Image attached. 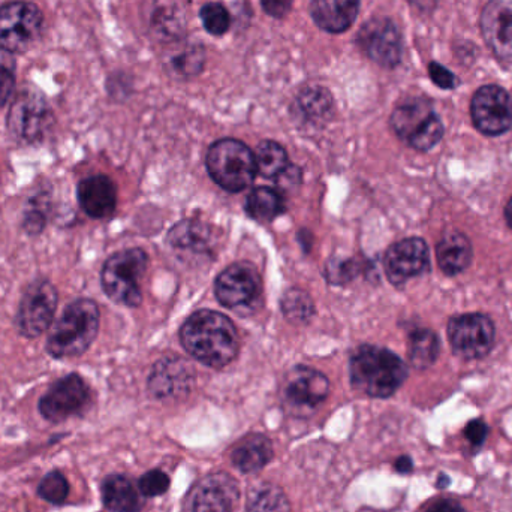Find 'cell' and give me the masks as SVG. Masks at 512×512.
Wrapping results in <instances>:
<instances>
[{"label":"cell","mask_w":512,"mask_h":512,"mask_svg":"<svg viewBox=\"0 0 512 512\" xmlns=\"http://www.w3.org/2000/svg\"><path fill=\"white\" fill-rule=\"evenodd\" d=\"M360 271V265L354 259L348 261H331L327 265L328 279L330 282L343 283L346 280L354 279Z\"/></svg>","instance_id":"obj_38"},{"label":"cell","mask_w":512,"mask_h":512,"mask_svg":"<svg viewBox=\"0 0 512 512\" xmlns=\"http://www.w3.org/2000/svg\"><path fill=\"white\" fill-rule=\"evenodd\" d=\"M283 315L294 324H307L315 316L316 309L312 298L301 289H289L280 300Z\"/></svg>","instance_id":"obj_31"},{"label":"cell","mask_w":512,"mask_h":512,"mask_svg":"<svg viewBox=\"0 0 512 512\" xmlns=\"http://www.w3.org/2000/svg\"><path fill=\"white\" fill-rule=\"evenodd\" d=\"M90 390L80 375L65 376L51 385L39 402V412L51 423H62L81 414L89 405Z\"/></svg>","instance_id":"obj_11"},{"label":"cell","mask_w":512,"mask_h":512,"mask_svg":"<svg viewBox=\"0 0 512 512\" xmlns=\"http://www.w3.org/2000/svg\"><path fill=\"white\" fill-rule=\"evenodd\" d=\"M39 496L50 504H62L69 495V484L59 471L50 472L42 478L38 487Z\"/></svg>","instance_id":"obj_35"},{"label":"cell","mask_w":512,"mask_h":512,"mask_svg":"<svg viewBox=\"0 0 512 512\" xmlns=\"http://www.w3.org/2000/svg\"><path fill=\"white\" fill-rule=\"evenodd\" d=\"M441 343L435 331L429 328H417L409 336V361L417 369L432 366L439 357Z\"/></svg>","instance_id":"obj_28"},{"label":"cell","mask_w":512,"mask_h":512,"mask_svg":"<svg viewBox=\"0 0 512 512\" xmlns=\"http://www.w3.org/2000/svg\"><path fill=\"white\" fill-rule=\"evenodd\" d=\"M273 457V445L264 435H251L240 441L231 454V462L243 474L261 471Z\"/></svg>","instance_id":"obj_25"},{"label":"cell","mask_w":512,"mask_h":512,"mask_svg":"<svg viewBox=\"0 0 512 512\" xmlns=\"http://www.w3.org/2000/svg\"><path fill=\"white\" fill-rule=\"evenodd\" d=\"M256 173L264 179H276L288 167V153L276 141H262L256 147Z\"/></svg>","instance_id":"obj_29"},{"label":"cell","mask_w":512,"mask_h":512,"mask_svg":"<svg viewBox=\"0 0 512 512\" xmlns=\"http://www.w3.org/2000/svg\"><path fill=\"white\" fill-rule=\"evenodd\" d=\"M201 21L204 29L210 35L221 36L228 32L231 26V15L225 6L221 3H209L204 5L200 12Z\"/></svg>","instance_id":"obj_34"},{"label":"cell","mask_w":512,"mask_h":512,"mask_svg":"<svg viewBox=\"0 0 512 512\" xmlns=\"http://www.w3.org/2000/svg\"><path fill=\"white\" fill-rule=\"evenodd\" d=\"M168 243L185 256H209L218 243V231L206 222L186 219L171 228Z\"/></svg>","instance_id":"obj_20"},{"label":"cell","mask_w":512,"mask_h":512,"mask_svg":"<svg viewBox=\"0 0 512 512\" xmlns=\"http://www.w3.org/2000/svg\"><path fill=\"white\" fill-rule=\"evenodd\" d=\"M351 384L355 390L375 399L393 396L408 378V367L390 349L361 345L349 361Z\"/></svg>","instance_id":"obj_2"},{"label":"cell","mask_w":512,"mask_h":512,"mask_svg":"<svg viewBox=\"0 0 512 512\" xmlns=\"http://www.w3.org/2000/svg\"><path fill=\"white\" fill-rule=\"evenodd\" d=\"M180 340L192 357L213 369L230 364L240 348L239 333L233 321L209 309L198 310L186 319Z\"/></svg>","instance_id":"obj_1"},{"label":"cell","mask_w":512,"mask_h":512,"mask_svg":"<svg viewBox=\"0 0 512 512\" xmlns=\"http://www.w3.org/2000/svg\"><path fill=\"white\" fill-rule=\"evenodd\" d=\"M303 174L295 165L289 164L279 176L276 177L277 188L279 191H292V188H298L301 185Z\"/></svg>","instance_id":"obj_39"},{"label":"cell","mask_w":512,"mask_h":512,"mask_svg":"<svg viewBox=\"0 0 512 512\" xmlns=\"http://www.w3.org/2000/svg\"><path fill=\"white\" fill-rule=\"evenodd\" d=\"M246 212L258 222H271L285 212V200L277 189L256 188L246 200Z\"/></svg>","instance_id":"obj_27"},{"label":"cell","mask_w":512,"mask_h":512,"mask_svg":"<svg viewBox=\"0 0 512 512\" xmlns=\"http://www.w3.org/2000/svg\"><path fill=\"white\" fill-rule=\"evenodd\" d=\"M429 74L433 83L441 87V89H453V87L456 86V75L448 71L445 66L439 65V63H430Z\"/></svg>","instance_id":"obj_40"},{"label":"cell","mask_w":512,"mask_h":512,"mask_svg":"<svg viewBox=\"0 0 512 512\" xmlns=\"http://www.w3.org/2000/svg\"><path fill=\"white\" fill-rule=\"evenodd\" d=\"M429 267V248L418 237L400 240L385 252V274L393 285H403L411 277L426 273Z\"/></svg>","instance_id":"obj_17"},{"label":"cell","mask_w":512,"mask_h":512,"mask_svg":"<svg viewBox=\"0 0 512 512\" xmlns=\"http://www.w3.org/2000/svg\"><path fill=\"white\" fill-rule=\"evenodd\" d=\"M357 44L373 62L384 68H396L402 60V35L390 18L376 17L367 21L357 33Z\"/></svg>","instance_id":"obj_12"},{"label":"cell","mask_w":512,"mask_h":512,"mask_svg":"<svg viewBox=\"0 0 512 512\" xmlns=\"http://www.w3.org/2000/svg\"><path fill=\"white\" fill-rule=\"evenodd\" d=\"M472 120L478 131L496 137L512 128L511 96L498 86H484L471 104Z\"/></svg>","instance_id":"obj_15"},{"label":"cell","mask_w":512,"mask_h":512,"mask_svg":"<svg viewBox=\"0 0 512 512\" xmlns=\"http://www.w3.org/2000/svg\"><path fill=\"white\" fill-rule=\"evenodd\" d=\"M207 171L216 185L228 192H242L254 183V152L242 141L224 138L210 146L206 158Z\"/></svg>","instance_id":"obj_4"},{"label":"cell","mask_w":512,"mask_h":512,"mask_svg":"<svg viewBox=\"0 0 512 512\" xmlns=\"http://www.w3.org/2000/svg\"><path fill=\"white\" fill-rule=\"evenodd\" d=\"M391 128L412 149L427 152L444 135V125L426 98H411L397 105L391 114Z\"/></svg>","instance_id":"obj_6"},{"label":"cell","mask_w":512,"mask_h":512,"mask_svg":"<svg viewBox=\"0 0 512 512\" xmlns=\"http://www.w3.org/2000/svg\"><path fill=\"white\" fill-rule=\"evenodd\" d=\"M15 87L14 60L11 54L0 50V108L8 104Z\"/></svg>","instance_id":"obj_36"},{"label":"cell","mask_w":512,"mask_h":512,"mask_svg":"<svg viewBox=\"0 0 512 512\" xmlns=\"http://www.w3.org/2000/svg\"><path fill=\"white\" fill-rule=\"evenodd\" d=\"M361 0H312L310 15L319 29L343 33L358 17Z\"/></svg>","instance_id":"obj_22"},{"label":"cell","mask_w":512,"mask_h":512,"mask_svg":"<svg viewBox=\"0 0 512 512\" xmlns=\"http://www.w3.org/2000/svg\"><path fill=\"white\" fill-rule=\"evenodd\" d=\"M426 512H466V510L460 502L454 501V499H438L429 505Z\"/></svg>","instance_id":"obj_43"},{"label":"cell","mask_w":512,"mask_h":512,"mask_svg":"<svg viewBox=\"0 0 512 512\" xmlns=\"http://www.w3.org/2000/svg\"><path fill=\"white\" fill-rule=\"evenodd\" d=\"M57 309V291L48 280H36L24 291L18 309V330L35 339L50 328Z\"/></svg>","instance_id":"obj_10"},{"label":"cell","mask_w":512,"mask_h":512,"mask_svg":"<svg viewBox=\"0 0 512 512\" xmlns=\"http://www.w3.org/2000/svg\"><path fill=\"white\" fill-rule=\"evenodd\" d=\"M152 27L161 39H174L183 29L180 12L173 6H161L152 18Z\"/></svg>","instance_id":"obj_33"},{"label":"cell","mask_w":512,"mask_h":512,"mask_svg":"<svg viewBox=\"0 0 512 512\" xmlns=\"http://www.w3.org/2000/svg\"><path fill=\"white\" fill-rule=\"evenodd\" d=\"M240 501L237 481L225 472L207 475L189 492L185 512H234Z\"/></svg>","instance_id":"obj_14"},{"label":"cell","mask_w":512,"mask_h":512,"mask_svg":"<svg viewBox=\"0 0 512 512\" xmlns=\"http://www.w3.org/2000/svg\"><path fill=\"white\" fill-rule=\"evenodd\" d=\"M412 6L423 12H430L438 5V0H409Z\"/></svg>","instance_id":"obj_45"},{"label":"cell","mask_w":512,"mask_h":512,"mask_svg":"<svg viewBox=\"0 0 512 512\" xmlns=\"http://www.w3.org/2000/svg\"><path fill=\"white\" fill-rule=\"evenodd\" d=\"M102 501L113 512H140L144 507L143 493L123 475H111L104 481Z\"/></svg>","instance_id":"obj_24"},{"label":"cell","mask_w":512,"mask_h":512,"mask_svg":"<svg viewBox=\"0 0 512 512\" xmlns=\"http://www.w3.org/2000/svg\"><path fill=\"white\" fill-rule=\"evenodd\" d=\"M505 218H507L508 225L512 228V198L510 203L507 204V209H505Z\"/></svg>","instance_id":"obj_46"},{"label":"cell","mask_w":512,"mask_h":512,"mask_svg":"<svg viewBox=\"0 0 512 512\" xmlns=\"http://www.w3.org/2000/svg\"><path fill=\"white\" fill-rule=\"evenodd\" d=\"M138 489L146 498L164 495L170 489V478L165 472L155 469V471L147 472L140 478Z\"/></svg>","instance_id":"obj_37"},{"label":"cell","mask_w":512,"mask_h":512,"mask_svg":"<svg viewBox=\"0 0 512 512\" xmlns=\"http://www.w3.org/2000/svg\"><path fill=\"white\" fill-rule=\"evenodd\" d=\"M42 24L44 14L35 3L15 0L0 6V50L26 53L38 41Z\"/></svg>","instance_id":"obj_7"},{"label":"cell","mask_w":512,"mask_h":512,"mask_svg":"<svg viewBox=\"0 0 512 512\" xmlns=\"http://www.w3.org/2000/svg\"><path fill=\"white\" fill-rule=\"evenodd\" d=\"M495 324L483 313L456 316L448 322L451 348L466 360L486 357L495 343Z\"/></svg>","instance_id":"obj_9"},{"label":"cell","mask_w":512,"mask_h":512,"mask_svg":"<svg viewBox=\"0 0 512 512\" xmlns=\"http://www.w3.org/2000/svg\"><path fill=\"white\" fill-rule=\"evenodd\" d=\"M481 30L493 53L512 62V0H490L481 14Z\"/></svg>","instance_id":"obj_19"},{"label":"cell","mask_w":512,"mask_h":512,"mask_svg":"<svg viewBox=\"0 0 512 512\" xmlns=\"http://www.w3.org/2000/svg\"><path fill=\"white\" fill-rule=\"evenodd\" d=\"M295 108L306 122H327L334 110L333 96L324 87H307L298 95Z\"/></svg>","instance_id":"obj_26"},{"label":"cell","mask_w":512,"mask_h":512,"mask_svg":"<svg viewBox=\"0 0 512 512\" xmlns=\"http://www.w3.org/2000/svg\"><path fill=\"white\" fill-rule=\"evenodd\" d=\"M412 469H414V463H412L411 457L402 456L397 459L396 471L399 474H409V472H412Z\"/></svg>","instance_id":"obj_44"},{"label":"cell","mask_w":512,"mask_h":512,"mask_svg":"<svg viewBox=\"0 0 512 512\" xmlns=\"http://www.w3.org/2000/svg\"><path fill=\"white\" fill-rule=\"evenodd\" d=\"M246 512H291V505L282 489L264 484L249 493Z\"/></svg>","instance_id":"obj_30"},{"label":"cell","mask_w":512,"mask_h":512,"mask_svg":"<svg viewBox=\"0 0 512 512\" xmlns=\"http://www.w3.org/2000/svg\"><path fill=\"white\" fill-rule=\"evenodd\" d=\"M261 291V276L248 262H236L225 268L215 282L216 298L228 309L251 306L258 300Z\"/></svg>","instance_id":"obj_13"},{"label":"cell","mask_w":512,"mask_h":512,"mask_svg":"<svg viewBox=\"0 0 512 512\" xmlns=\"http://www.w3.org/2000/svg\"><path fill=\"white\" fill-rule=\"evenodd\" d=\"M149 256L140 248L111 255L101 273L102 289L114 303L137 307L143 301L140 280L146 273Z\"/></svg>","instance_id":"obj_5"},{"label":"cell","mask_w":512,"mask_h":512,"mask_svg":"<svg viewBox=\"0 0 512 512\" xmlns=\"http://www.w3.org/2000/svg\"><path fill=\"white\" fill-rule=\"evenodd\" d=\"M195 372L191 364L179 357H165L153 367L149 391L159 400L186 396L194 387Z\"/></svg>","instance_id":"obj_18"},{"label":"cell","mask_w":512,"mask_h":512,"mask_svg":"<svg viewBox=\"0 0 512 512\" xmlns=\"http://www.w3.org/2000/svg\"><path fill=\"white\" fill-rule=\"evenodd\" d=\"M294 0H261L262 9L270 17L283 18L291 11Z\"/></svg>","instance_id":"obj_42"},{"label":"cell","mask_w":512,"mask_h":512,"mask_svg":"<svg viewBox=\"0 0 512 512\" xmlns=\"http://www.w3.org/2000/svg\"><path fill=\"white\" fill-rule=\"evenodd\" d=\"M330 393V381L324 373L306 366H297L286 376L283 397L295 412H310L318 408Z\"/></svg>","instance_id":"obj_16"},{"label":"cell","mask_w":512,"mask_h":512,"mask_svg":"<svg viewBox=\"0 0 512 512\" xmlns=\"http://www.w3.org/2000/svg\"><path fill=\"white\" fill-rule=\"evenodd\" d=\"M447 486H450V478L447 477V475H441V477H439V481H438V487L439 489H445V487Z\"/></svg>","instance_id":"obj_47"},{"label":"cell","mask_w":512,"mask_h":512,"mask_svg":"<svg viewBox=\"0 0 512 512\" xmlns=\"http://www.w3.org/2000/svg\"><path fill=\"white\" fill-rule=\"evenodd\" d=\"M99 321L101 313L95 301L80 298L69 304L48 337V354L54 358L84 354L98 336Z\"/></svg>","instance_id":"obj_3"},{"label":"cell","mask_w":512,"mask_h":512,"mask_svg":"<svg viewBox=\"0 0 512 512\" xmlns=\"http://www.w3.org/2000/svg\"><path fill=\"white\" fill-rule=\"evenodd\" d=\"M78 201L90 218H110L116 212V186L107 176L87 177L78 186Z\"/></svg>","instance_id":"obj_21"},{"label":"cell","mask_w":512,"mask_h":512,"mask_svg":"<svg viewBox=\"0 0 512 512\" xmlns=\"http://www.w3.org/2000/svg\"><path fill=\"white\" fill-rule=\"evenodd\" d=\"M436 256H438L439 267L447 276H457L471 265L474 252L465 234L451 231L442 237L436 248Z\"/></svg>","instance_id":"obj_23"},{"label":"cell","mask_w":512,"mask_h":512,"mask_svg":"<svg viewBox=\"0 0 512 512\" xmlns=\"http://www.w3.org/2000/svg\"><path fill=\"white\" fill-rule=\"evenodd\" d=\"M53 113L41 93L24 90L12 102L8 129L15 140L33 144L47 135L53 126Z\"/></svg>","instance_id":"obj_8"},{"label":"cell","mask_w":512,"mask_h":512,"mask_svg":"<svg viewBox=\"0 0 512 512\" xmlns=\"http://www.w3.org/2000/svg\"><path fill=\"white\" fill-rule=\"evenodd\" d=\"M465 436L474 447H481L489 436V426L483 420H472L465 427Z\"/></svg>","instance_id":"obj_41"},{"label":"cell","mask_w":512,"mask_h":512,"mask_svg":"<svg viewBox=\"0 0 512 512\" xmlns=\"http://www.w3.org/2000/svg\"><path fill=\"white\" fill-rule=\"evenodd\" d=\"M204 63H206V53L203 47H197V45H188L185 50L171 57L173 71L186 78L200 74Z\"/></svg>","instance_id":"obj_32"}]
</instances>
